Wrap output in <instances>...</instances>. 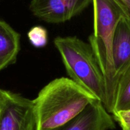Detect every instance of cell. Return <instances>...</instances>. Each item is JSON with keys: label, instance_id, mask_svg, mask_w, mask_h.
<instances>
[{"label": "cell", "instance_id": "obj_1", "mask_svg": "<svg viewBox=\"0 0 130 130\" xmlns=\"http://www.w3.org/2000/svg\"><path fill=\"white\" fill-rule=\"evenodd\" d=\"M98 100L68 77L55 79L33 100L36 130H54L81 114Z\"/></svg>", "mask_w": 130, "mask_h": 130}, {"label": "cell", "instance_id": "obj_2", "mask_svg": "<svg viewBox=\"0 0 130 130\" xmlns=\"http://www.w3.org/2000/svg\"><path fill=\"white\" fill-rule=\"evenodd\" d=\"M93 32L89 36V44L102 72L106 86L107 111L112 114L117 83L112 56L114 32L120 19L128 16L126 9L118 0H93Z\"/></svg>", "mask_w": 130, "mask_h": 130}, {"label": "cell", "instance_id": "obj_3", "mask_svg": "<svg viewBox=\"0 0 130 130\" xmlns=\"http://www.w3.org/2000/svg\"><path fill=\"white\" fill-rule=\"evenodd\" d=\"M54 44L70 79L105 105V78L90 44L76 36H58Z\"/></svg>", "mask_w": 130, "mask_h": 130}, {"label": "cell", "instance_id": "obj_4", "mask_svg": "<svg viewBox=\"0 0 130 130\" xmlns=\"http://www.w3.org/2000/svg\"><path fill=\"white\" fill-rule=\"evenodd\" d=\"M0 130H36L33 100L7 91L0 107Z\"/></svg>", "mask_w": 130, "mask_h": 130}, {"label": "cell", "instance_id": "obj_5", "mask_svg": "<svg viewBox=\"0 0 130 130\" xmlns=\"http://www.w3.org/2000/svg\"><path fill=\"white\" fill-rule=\"evenodd\" d=\"M93 0H31L29 10L43 21L60 24L79 15Z\"/></svg>", "mask_w": 130, "mask_h": 130}, {"label": "cell", "instance_id": "obj_6", "mask_svg": "<svg viewBox=\"0 0 130 130\" xmlns=\"http://www.w3.org/2000/svg\"><path fill=\"white\" fill-rule=\"evenodd\" d=\"M115 128L112 117L101 102L95 100L77 116L54 130H112Z\"/></svg>", "mask_w": 130, "mask_h": 130}, {"label": "cell", "instance_id": "obj_7", "mask_svg": "<svg viewBox=\"0 0 130 130\" xmlns=\"http://www.w3.org/2000/svg\"><path fill=\"white\" fill-rule=\"evenodd\" d=\"M115 79L118 85L121 75L130 65V19L122 17L117 24L112 43Z\"/></svg>", "mask_w": 130, "mask_h": 130}, {"label": "cell", "instance_id": "obj_8", "mask_svg": "<svg viewBox=\"0 0 130 130\" xmlns=\"http://www.w3.org/2000/svg\"><path fill=\"white\" fill-rule=\"evenodd\" d=\"M20 35L0 20V71L16 62L20 49Z\"/></svg>", "mask_w": 130, "mask_h": 130}, {"label": "cell", "instance_id": "obj_9", "mask_svg": "<svg viewBox=\"0 0 130 130\" xmlns=\"http://www.w3.org/2000/svg\"><path fill=\"white\" fill-rule=\"evenodd\" d=\"M130 109V65L118 80L112 114Z\"/></svg>", "mask_w": 130, "mask_h": 130}, {"label": "cell", "instance_id": "obj_10", "mask_svg": "<svg viewBox=\"0 0 130 130\" xmlns=\"http://www.w3.org/2000/svg\"><path fill=\"white\" fill-rule=\"evenodd\" d=\"M27 36L30 43L36 48H42L46 45L48 33L46 29L41 26H35L30 29Z\"/></svg>", "mask_w": 130, "mask_h": 130}, {"label": "cell", "instance_id": "obj_11", "mask_svg": "<svg viewBox=\"0 0 130 130\" xmlns=\"http://www.w3.org/2000/svg\"><path fill=\"white\" fill-rule=\"evenodd\" d=\"M113 119L119 124L122 130H130V109L113 113Z\"/></svg>", "mask_w": 130, "mask_h": 130}, {"label": "cell", "instance_id": "obj_12", "mask_svg": "<svg viewBox=\"0 0 130 130\" xmlns=\"http://www.w3.org/2000/svg\"><path fill=\"white\" fill-rule=\"evenodd\" d=\"M126 9L128 16L130 19V0H118Z\"/></svg>", "mask_w": 130, "mask_h": 130}, {"label": "cell", "instance_id": "obj_13", "mask_svg": "<svg viewBox=\"0 0 130 130\" xmlns=\"http://www.w3.org/2000/svg\"><path fill=\"white\" fill-rule=\"evenodd\" d=\"M6 94H7V91L0 89V107L1 106L3 102L5 101V99L6 96Z\"/></svg>", "mask_w": 130, "mask_h": 130}]
</instances>
